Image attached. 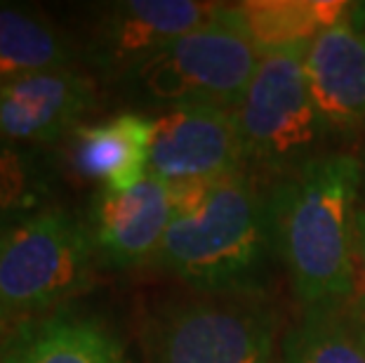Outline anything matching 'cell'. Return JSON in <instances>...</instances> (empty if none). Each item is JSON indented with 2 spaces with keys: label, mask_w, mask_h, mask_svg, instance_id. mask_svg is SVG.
<instances>
[{
  "label": "cell",
  "mask_w": 365,
  "mask_h": 363,
  "mask_svg": "<svg viewBox=\"0 0 365 363\" xmlns=\"http://www.w3.org/2000/svg\"><path fill=\"white\" fill-rule=\"evenodd\" d=\"M236 10L257 48L259 57L269 52L309 45L321 31L344 17L349 3L341 0H250Z\"/></svg>",
  "instance_id": "cell-16"
},
{
  "label": "cell",
  "mask_w": 365,
  "mask_h": 363,
  "mask_svg": "<svg viewBox=\"0 0 365 363\" xmlns=\"http://www.w3.org/2000/svg\"><path fill=\"white\" fill-rule=\"evenodd\" d=\"M281 314L271 297L165 300L142 326L144 363H278Z\"/></svg>",
  "instance_id": "cell-3"
},
{
  "label": "cell",
  "mask_w": 365,
  "mask_h": 363,
  "mask_svg": "<svg viewBox=\"0 0 365 363\" xmlns=\"http://www.w3.org/2000/svg\"><path fill=\"white\" fill-rule=\"evenodd\" d=\"M361 180V158L335 151L271 184L278 257L302 312L354 297V215Z\"/></svg>",
  "instance_id": "cell-2"
},
{
  "label": "cell",
  "mask_w": 365,
  "mask_h": 363,
  "mask_svg": "<svg viewBox=\"0 0 365 363\" xmlns=\"http://www.w3.org/2000/svg\"><path fill=\"white\" fill-rule=\"evenodd\" d=\"M278 363H365V312L351 300L304 309L281 337Z\"/></svg>",
  "instance_id": "cell-14"
},
{
  "label": "cell",
  "mask_w": 365,
  "mask_h": 363,
  "mask_svg": "<svg viewBox=\"0 0 365 363\" xmlns=\"http://www.w3.org/2000/svg\"><path fill=\"white\" fill-rule=\"evenodd\" d=\"M361 168H363V180H361V198H365V151L361 156Z\"/></svg>",
  "instance_id": "cell-20"
},
{
  "label": "cell",
  "mask_w": 365,
  "mask_h": 363,
  "mask_svg": "<svg viewBox=\"0 0 365 363\" xmlns=\"http://www.w3.org/2000/svg\"><path fill=\"white\" fill-rule=\"evenodd\" d=\"M151 137L153 118L132 111L78 126L68 135V165L106 191H130L149 175Z\"/></svg>",
  "instance_id": "cell-13"
},
{
  "label": "cell",
  "mask_w": 365,
  "mask_h": 363,
  "mask_svg": "<svg viewBox=\"0 0 365 363\" xmlns=\"http://www.w3.org/2000/svg\"><path fill=\"white\" fill-rule=\"evenodd\" d=\"M309 45H292L259 59L243 102L234 111L247 175L281 180L323 156L328 140L304 76Z\"/></svg>",
  "instance_id": "cell-6"
},
{
  "label": "cell",
  "mask_w": 365,
  "mask_h": 363,
  "mask_svg": "<svg viewBox=\"0 0 365 363\" xmlns=\"http://www.w3.org/2000/svg\"><path fill=\"white\" fill-rule=\"evenodd\" d=\"M0 363H130V357L102 319L61 309L19 321L0 344Z\"/></svg>",
  "instance_id": "cell-12"
},
{
  "label": "cell",
  "mask_w": 365,
  "mask_h": 363,
  "mask_svg": "<svg viewBox=\"0 0 365 363\" xmlns=\"http://www.w3.org/2000/svg\"><path fill=\"white\" fill-rule=\"evenodd\" d=\"M351 302L365 312V198L359 196L354 215V297Z\"/></svg>",
  "instance_id": "cell-18"
},
{
  "label": "cell",
  "mask_w": 365,
  "mask_h": 363,
  "mask_svg": "<svg viewBox=\"0 0 365 363\" xmlns=\"http://www.w3.org/2000/svg\"><path fill=\"white\" fill-rule=\"evenodd\" d=\"M78 50L43 12L0 3V83L73 66Z\"/></svg>",
  "instance_id": "cell-15"
},
{
  "label": "cell",
  "mask_w": 365,
  "mask_h": 363,
  "mask_svg": "<svg viewBox=\"0 0 365 363\" xmlns=\"http://www.w3.org/2000/svg\"><path fill=\"white\" fill-rule=\"evenodd\" d=\"M97 252L85 220L45 208L0 229V316H45L90 288Z\"/></svg>",
  "instance_id": "cell-5"
},
{
  "label": "cell",
  "mask_w": 365,
  "mask_h": 363,
  "mask_svg": "<svg viewBox=\"0 0 365 363\" xmlns=\"http://www.w3.org/2000/svg\"><path fill=\"white\" fill-rule=\"evenodd\" d=\"M43 182L34 163L14 144L0 142V229L36 213Z\"/></svg>",
  "instance_id": "cell-17"
},
{
  "label": "cell",
  "mask_w": 365,
  "mask_h": 363,
  "mask_svg": "<svg viewBox=\"0 0 365 363\" xmlns=\"http://www.w3.org/2000/svg\"><path fill=\"white\" fill-rule=\"evenodd\" d=\"M245 170L234 111L215 106H175L153 118L149 175L168 187H193Z\"/></svg>",
  "instance_id": "cell-8"
},
{
  "label": "cell",
  "mask_w": 365,
  "mask_h": 363,
  "mask_svg": "<svg viewBox=\"0 0 365 363\" xmlns=\"http://www.w3.org/2000/svg\"><path fill=\"white\" fill-rule=\"evenodd\" d=\"M173 220V191L158 177L146 175L130 191L99 189L90 203L88 224L99 260L115 269H132L156 255Z\"/></svg>",
  "instance_id": "cell-10"
},
{
  "label": "cell",
  "mask_w": 365,
  "mask_h": 363,
  "mask_svg": "<svg viewBox=\"0 0 365 363\" xmlns=\"http://www.w3.org/2000/svg\"><path fill=\"white\" fill-rule=\"evenodd\" d=\"M5 319H3V316H0V344H3V339H5Z\"/></svg>",
  "instance_id": "cell-21"
},
{
  "label": "cell",
  "mask_w": 365,
  "mask_h": 363,
  "mask_svg": "<svg viewBox=\"0 0 365 363\" xmlns=\"http://www.w3.org/2000/svg\"><path fill=\"white\" fill-rule=\"evenodd\" d=\"M346 19L365 34V3H349Z\"/></svg>",
  "instance_id": "cell-19"
},
{
  "label": "cell",
  "mask_w": 365,
  "mask_h": 363,
  "mask_svg": "<svg viewBox=\"0 0 365 363\" xmlns=\"http://www.w3.org/2000/svg\"><path fill=\"white\" fill-rule=\"evenodd\" d=\"M304 76L328 137L365 128V34L346 14L309 43Z\"/></svg>",
  "instance_id": "cell-11"
},
{
  "label": "cell",
  "mask_w": 365,
  "mask_h": 363,
  "mask_svg": "<svg viewBox=\"0 0 365 363\" xmlns=\"http://www.w3.org/2000/svg\"><path fill=\"white\" fill-rule=\"evenodd\" d=\"M95 81L76 66L0 83V142L50 144L95 109Z\"/></svg>",
  "instance_id": "cell-9"
},
{
  "label": "cell",
  "mask_w": 365,
  "mask_h": 363,
  "mask_svg": "<svg viewBox=\"0 0 365 363\" xmlns=\"http://www.w3.org/2000/svg\"><path fill=\"white\" fill-rule=\"evenodd\" d=\"M259 52L236 5H222L123 81L135 99L160 109L215 106L236 111L259 66Z\"/></svg>",
  "instance_id": "cell-4"
},
{
  "label": "cell",
  "mask_w": 365,
  "mask_h": 363,
  "mask_svg": "<svg viewBox=\"0 0 365 363\" xmlns=\"http://www.w3.org/2000/svg\"><path fill=\"white\" fill-rule=\"evenodd\" d=\"M222 3L123 0L102 5L90 26L85 59L106 81H125L146 61L212 17Z\"/></svg>",
  "instance_id": "cell-7"
},
{
  "label": "cell",
  "mask_w": 365,
  "mask_h": 363,
  "mask_svg": "<svg viewBox=\"0 0 365 363\" xmlns=\"http://www.w3.org/2000/svg\"><path fill=\"white\" fill-rule=\"evenodd\" d=\"M170 191L173 220L153 260L163 272L203 295L271 297L281 262L271 187L240 173Z\"/></svg>",
  "instance_id": "cell-1"
}]
</instances>
